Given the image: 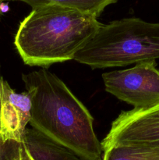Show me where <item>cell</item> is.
Instances as JSON below:
<instances>
[{
    "mask_svg": "<svg viewBox=\"0 0 159 160\" xmlns=\"http://www.w3.org/2000/svg\"><path fill=\"white\" fill-rule=\"evenodd\" d=\"M22 78L32 98L31 126L80 160H102L93 117L65 83L45 68L23 74Z\"/></svg>",
    "mask_w": 159,
    "mask_h": 160,
    "instance_id": "cell-1",
    "label": "cell"
},
{
    "mask_svg": "<svg viewBox=\"0 0 159 160\" xmlns=\"http://www.w3.org/2000/svg\"><path fill=\"white\" fill-rule=\"evenodd\" d=\"M101 24L94 16L73 8L41 6L20 22L14 45L25 64L46 67L73 59Z\"/></svg>",
    "mask_w": 159,
    "mask_h": 160,
    "instance_id": "cell-2",
    "label": "cell"
},
{
    "mask_svg": "<svg viewBox=\"0 0 159 160\" xmlns=\"http://www.w3.org/2000/svg\"><path fill=\"white\" fill-rule=\"evenodd\" d=\"M159 59V23L131 17L101 24L73 60L92 69L125 67Z\"/></svg>",
    "mask_w": 159,
    "mask_h": 160,
    "instance_id": "cell-3",
    "label": "cell"
},
{
    "mask_svg": "<svg viewBox=\"0 0 159 160\" xmlns=\"http://www.w3.org/2000/svg\"><path fill=\"white\" fill-rule=\"evenodd\" d=\"M102 78L106 92L133 109H146L159 103V70L156 61L107 72Z\"/></svg>",
    "mask_w": 159,
    "mask_h": 160,
    "instance_id": "cell-4",
    "label": "cell"
},
{
    "mask_svg": "<svg viewBox=\"0 0 159 160\" xmlns=\"http://www.w3.org/2000/svg\"><path fill=\"white\" fill-rule=\"evenodd\" d=\"M101 145L103 152L114 145H159V103L122 112Z\"/></svg>",
    "mask_w": 159,
    "mask_h": 160,
    "instance_id": "cell-5",
    "label": "cell"
},
{
    "mask_svg": "<svg viewBox=\"0 0 159 160\" xmlns=\"http://www.w3.org/2000/svg\"><path fill=\"white\" fill-rule=\"evenodd\" d=\"M0 106V136L4 141L22 143L26 125L30 123L32 98L28 92L17 93L2 80Z\"/></svg>",
    "mask_w": 159,
    "mask_h": 160,
    "instance_id": "cell-6",
    "label": "cell"
},
{
    "mask_svg": "<svg viewBox=\"0 0 159 160\" xmlns=\"http://www.w3.org/2000/svg\"><path fill=\"white\" fill-rule=\"evenodd\" d=\"M22 144L33 160H80L72 151L34 128H26Z\"/></svg>",
    "mask_w": 159,
    "mask_h": 160,
    "instance_id": "cell-7",
    "label": "cell"
},
{
    "mask_svg": "<svg viewBox=\"0 0 159 160\" xmlns=\"http://www.w3.org/2000/svg\"><path fill=\"white\" fill-rule=\"evenodd\" d=\"M20 1L29 5L32 9L48 5H57L73 8L85 13L90 14L98 18L107 6L115 4L118 0H1Z\"/></svg>",
    "mask_w": 159,
    "mask_h": 160,
    "instance_id": "cell-8",
    "label": "cell"
},
{
    "mask_svg": "<svg viewBox=\"0 0 159 160\" xmlns=\"http://www.w3.org/2000/svg\"><path fill=\"white\" fill-rule=\"evenodd\" d=\"M102 160H159V145H114L103 152Z\"/></svg>",
    "mask_w": 159,
    "mask_h": 160,
    "instance_id": "cell-9",
    "label": "cell"
},
{
    "mask_svg": "<svg viewBox=\"0 0 159 160\" xmlns=\"http://www.w3.org/2000/svg\"><path fill=\"white\" fill-rule=\"evenodd\" d=\"M22 143L4 141L0 136V160H19Z\"/></svg>",
    "mask_w": 159,
    "mask_h": 160,
    "instance_id": "cell-10",
    "label": "cell"
},
{
    "mask_svg": "<svg viewBox=\"0 0 159 160\" xmlns=\"http://www.w3.org/2000/svg\"><path fill=\"white\" fill-rule=\"evenodd\" d=\"M19 160H33L31 156H30L29 153L26 152V148H24V146L22 144L21 146V150H20V158H19Z\"/></svg>",
    "mask_w": 159,
    "mask_h": 160,
    "instance_id": "cell-11",
    "label": "cell"
},
{
    "mask_svg": "<svg viewBox=\"0 0 159 160\" xmlns=\"http://www.w3.org/2000/svg\"><path fill=\"white\" fill-rule=\"evenodd\" d=\"M2 80V78L1 76V73H0V88H1V82ZM0 106H1V92H0Z\"/></svg>",
    "mask_w": 159,
    "mask_h": 160,
    "instance_id": "cell-12",
    "label": "cell"
},
{
    "mask_svg": "<svg viewBox=\"0 0 159 160\" xmlns=\"http://www.w3.org/2000/svg\"><path fill=\"white\" fill-rule=\"evenodd\" d=\"M2 2L0 0V17H1L2 13Z\"/></svg>",
    "mask_w": 159,
    "mask_h": 160,
    "instance_id": "cell-13",
    "label": "cell"
}]
</instances>
